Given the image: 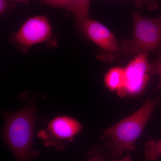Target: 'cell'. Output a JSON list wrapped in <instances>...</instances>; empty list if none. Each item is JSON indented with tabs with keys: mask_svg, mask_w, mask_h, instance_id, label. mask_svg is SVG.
Segmentation results:
<instances>
[{
	"mask_svg": "<svg viewBox=\"0 0 161 161\" xmlns=\"http://www.w3.org/2000/svg\"><path fill=\"white\" fill-rule=\"evenodd\" d=\"M5 124L3 139L16 161H29L39 155L33 148V137L36 116L34 102H31L17 112L3 114Z\"/></svg>",
	"mask_w": 161,
	"mask_h": 161,
	"instance_id": "obj_1",
	"label": "cell"
},
{
	"mask_svg": "<svg viewBox=\"0 0 161 161\" xmlns=\"http://www.w3.org/2000/svg\"><path fill=\"white\" fill-rule=\"evenodd\" d=\"M160 98L147 100L140 108L104 131L101 141L111 155L119 157L125 151L135 150V143L142 135Z\"/></svg>",
	"mask_w": 161,
	"mask_h": 161,
	"instance_id": "obj_2",
	"label": "cell"
},
{
	"mask_svg": "<svg viewBox=\"0 0 161 161\" xmlns=\"http://www.w3.org/2000/svg\"><path fill=\"white\" fill-rule=\"evenodd\" d=\"M133 33L130 40L121 43L120 51L128 55L149 53L161 47V23L158 19L144 17L134 12Z\"/></svg>",
	"mask_w": 161,
	"mask_h": 161,
	"instance_id": "obj_3",
	"label": "cell"
},
{
	"mask_svg": "<svg viewBox=\"0 0 161 161\" xmlns=\"http://www.w3.org/2000/svg\"><path fill=\"white\" fill-rule=\"evenodd\" d=\"M51 25L45 16L37 15L26 20L16 33L11 36L12 42L23 53H26L33 45L51 42L54 46L57 42L53 40Z\"/></svg>",
	"mask_w": 161,
	"mask_h": 161,
	"instance_id": "obj_4",
	"label": "cell"
},
{
	"mask_svg": "<svg viewBox=\"0 0 161 161\" xmlns=\"http://www.w3.org/2000/svg\"><path fill=\"white\" fill-rule=\"evenodd\" d=\"M83 130L82 125L75 119L66 115H58L50 121L45 130H41L38 136L46 146L63 150Z\"/></svg>",
	"mask_w": 161,
	"mask_h": 161,
	"instance_id": "obj_5",
	"label": "cell"
},
{
	"mask_svg": "<svg viewBox=\"0 0 161 161\" xmlns=\"http://www.w3.org/2000/svg\"><path fill=\"white\" fill-rule=\"evenodd\" d=\"M148 57V53L135 55L124 68L125 85L122 97L137 96L143 92L151 75Z\"/></svg>",
	"mask_w": 161,
	"mask_h": 161,
	"instance_id": "obj_6",
	"label": "cell"
},
{
	"mask_svg": "<svg viewBox=\"0 0 161 161\" xmlns=\"http://www.w3.org/2000/svg\"><path fill=\"white\" fill-rule=\"evenodd\" d=\"M81 31L93 43L107 53H116L120 51V46L114 35L98 21L89 18L82 24Z\"/></svg>",
	"mask_w": 161,
	"mask_h": 161,
	"instance_id": "obj_7",
	"label": "cell"
},
{
	"mask_svg": "<svg viewBox=\"0 0 161 161\" xmlns=\"http://www.w3.org/2000/svg\"><path fill=\"white\" fill-rule=\"evenodd\" d=\"M106 87L112 92H116L119 97H122L125 85V73L124 68L114 67L110 69L104 77Z\"/></svg>",
	"mask_w": 161,
	"mask_h": 161,
	"instance_id": "obj_8",
	"label": "cell"
},
{
	"mask_svg": "<svg viewBox=\"0 0 161 161\" xmlns=\"http://www.w3.org/2000/svg\"><path fill=\"white\" fill-rule=\"evenodd\" d=\"M72 12L76 20L78 28L81 31L84 22L89 19V11L91 0H73Z\"/></svg>",
	"mask_w": 161,
	"mask_h": 161,
	"instance_id": "obj_9",
	"label": "cell"
},
{
	"mask_svg": "<svg viewBox=\"0 0 161 161\" xmlns=\"http://www.w3.org/2000/svg\"><path fill=\"white\" fill-rule=\"evenodd\" d=\"M145 158L149 161H155L161 158V140H150L144 147Z\"/></svg>",
	"mask_w": 161,
	"mask_h": 161,
	"instance_id": "obj_10",
	"label": "cell"
},
{
	"mask_svg": "<svg viewBox=\"0 0 161 161\" xmlns=\"http://www.w3.org/2000/svg\"><path fill=\"white\" fill-rule=\"evenodd\" d=\"M40 3L66 11H73V0H40Z\"/></svg>",
	"mask_w": 161,
	"mask_h": 161,
	"instance_id": "obj_11",
	"label": "cell"
},
{
	"mask_svg": "<svg viewBox=\"0 0 161 161\" xmlns=\"http://www.w3.org/2000/svg\"><path fill=\"white\" fill-rule=\"evenodd\" d=\"M150 75H158L160 78L158 85V89L161 91V47L158 50V58L154 63L150 64Z\"/></svg>",
	"mask_w": 161,
	"mask_h": 161,
	"instance_id": "obj_12",
	"label": "cell"
},
{
	"mask_svg": "<svg viewBox=\"0 0 161 161\" xmlns=\"http://www.w3.org/2000/svg\"><path fill=\"white\" fill-rule=\"evenodd\" d=\"M13 7L9 0H0V14L3 15L9 13Z\"/></svg>",
	"mask_w": 161,
	"mask_h": 161,
	"instance_id": "obj_13",
	"label": "cell"
},
{
	"mask_svg": "<svg viewBox=\"0 0 161 161\" xmlns=\"http://www.w3.org/2000/svg\"><path fill=\"white\" fill-rule=\"evenodd\" d=\"M146 5L150 9H156L158 7L157 4L154 2V0H142L141 6Z\"/></svg>",
	"mask_w": 161,
	"mask_h": 161,
	"instance_id": "obj_14",
	"label": "cell"
},
{
	"mask_svg": "<svg viewBox=\"0 0 161 161\" xmlns=\"http://www.w3.org/2000/svg\"><path fill=\"white\" fill-rule=\"evenodd\" d=\"M114 161H132V158L130 156V151H127L126 154L124 158L120 159L115 160Z\"/></svg>",
	"mask_w": 161,
	"mask_h": 161,
	"instance_id": "obj_15",
	"label": "cell"
},
{
	"mask_svg": "<svg viewBox=\"0 0 161 161\" xmlns=\"http://www.w3.org/2000/svg\"><path fill=\"white\" fill-rule=\"evenodd\" d=\"M88 161H104V159L100 156H95L91 158Z\"/></svg>",
	"mask_w": 161,
	"mask_h": 161,
	"instance_id": "obj_16",
	"label": "cell"
},
{
	"mask_svg": "<svg viewBox=\"0 0 161 161\" xmlns=\"http://www.w3.org/2000/svg\"><path fill=\"white\" fill-rule=\"evenodd\" d=\"M13 1H16L19 3H24V4H27L30 0H13Z\"/></svg>",
	"mask_w": 161,
	"mask_h": 161,
	"instance_id": "obj_17",
	"label": "cell"
},
{
	"mask_svg": "<svg viewBox=\"0 0 161 161\" xmlns=\"http://www.w3.org/2000/svg\"><path fill=\"white\" fill-rule=\"evenodd\" d=\"M142 0H135L136 4V6L138 7H141V3H142Z\"/></svg>",
	"mask_w": 161,
	"mask_h": 161,
	"instance_id": "obj_18",
	"label": "cell"
},
{
	"mask_svg": "<svg viewBox=\"0 0 161 161\" xmlns=\"http://www.w3.org/2000/svg\"><path fill=\"white\" fill-rule=\"evenodd\" d=\"M159 19L161 23V14L160 15V17L158 18Z\"/></svg>",
	"mask_w": 161,
	"mask_h": 161,
	"instance_id": "obj_19",
	"label": "cell"
}]
</instances>
